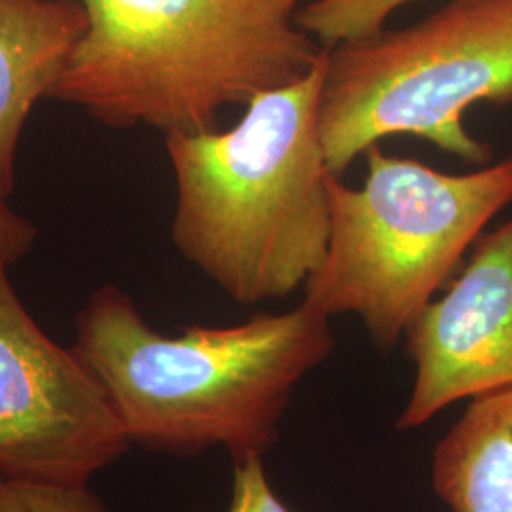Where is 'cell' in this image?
<instances>
[{
	"label": "cell",
	"instance_id": "5b68a950",
	"mask_svg": "<svg viewBox=\"0 0 512 512\" xmlns=\"http://www.w3.org/2000/svg\"><path fill=\"white\" fill-rule=\"evenodd\" d=\"M329 50L319 133L332 175L391 135L486 165L494 148L463 122L478 103L512 105V0H448L412 25Z\"/></svg>",
	"mask_w": 512,
	"mask_h": 512
},
{
	"label": "cell",
	"instance_id": "ba28073f",
	"mask_svg": "<svg viewBox=\"0 0 512 512\" xmlns=\"http://www.w3.org/2000/svg\"><path fill=\"white\" fill-rule=\"evenodd\" d=\"M88 29L80 0H0V194L16 186L19 139Z\"/></svg>",
	"mask_w": 512,
	"mask_h": 512
},
{
	"label": "cell",
	"instance_id": "8fae6325",
	"mask_svg": "<svg viewBox=\"0 0 512 512\" xmlns=\"http://www.w3.org/2000/svg\"><path fill=\"white\" fill-rule=\"evenodd\" d=\"M0 512H109V509L90 484L0 476Z\"/></svg>",
	"mask_w": 512,
	"mask_h": 512
},
{
	"label": "cell",
	"instance_id": "6da1fadb",
	"mask_svg": "<svg viewBox=\"0 0 512 512\" xmlns=\"http://www.w3.org/2000/svg\"><path fill=\"white\" fill-rule=\"evenodd\" d=\"M73 348L105 387L131 446L190 458L211 448L266 456L296 387L336 346L330 317L302 302L230 327L152 329L103 285L74 319Z\"/></svg>",
	"mask_w": 512,
	"mask_h": 512
},
{
	"label": "cell",
	"instance_id": "7a4b0ae2",
	"mask_svg": "<svg viewBox=\"0 0 512 512\" xmlns=\"http://www.w3.org/2000/svg\"><path fill=\"white\" fill-rule=\"evenodd\" d=\"M329 50L308 73L256 93L226 131L167 133L177 251L234 302L285 298L321 266L330 239L319 101Z\"/></svg>",
	"mask_w": 512,
	"mask_h": 512
},
{
	"label": "cell",
	"instance_id": "3957f363",
	"mask_svg": "<svg viewBox=\"0 0 512 512\" xmlns=\"http://www.w3.org/2000/svg\"><path fill=\"white\" fill-rule=\"evenodd\" d=\"M88 29L50 99L109 128L219 129L222 110L310 71L308 0H80Z\"/></svg>",
	"mask_w": 512,
	"mask_h": 512
},
{
	"label": "cell",
	"instance_id": "9c48e42d",
	"mask_svg": "<svg viewBox=\"0 0 512 512\" xmlns=\"http://www.w3.org/2000/svg\"><path fill=\"white\" fill-rule=\"evenodd\" d=\"M431 480L450 512H512V385L467 403L435 446Z\"/></svg>",
	"mask_w": 512,
	"mask_h": 512
},
{
	"label": "cell",
	"instance_id": "52a82bcc",
	"mask_svg": "<svg viewBox=\"0 0 512 512\" xmlns=\"http://www.w3.org/2000/svg\"><path fill=\"white\" fill-rule=\"evenodd\" d=\"M414 385L397 418L418 429L459 401L512 385V217L484 232L461 272L404 334Z\"/></svg>",
	"mask_w": 512,
	"mask_h": 512
},
{
	"label": "cell",
	"instance_id": "8992f818",
	"mask_svg": "<svg viewBox=\"0 0 512 512\" xmlns=\"http://www.w3.org/2000/svg\"><path fill=\"white\" fill-rule=\"evenodd\" d=\"M129 448L92 368L40 329L0 266V476L90 484Z\"/></svg>",
	"mask_w": 512,
	"mask_h": 512
},
{
	"label": "cell",
	"instance_id": "4fadbf2b",
	"mask_svg": "<svg viewBox=\"0 0 512 512\" xmlns=\"http://www.w3.org/2000/svg\"><path fill=\"white\" fill-rule=\"evenodd\" d=\"M37 239V226L18 215L0 194V266L8 268L27 255Z\"/></svg>",
	"mask_w": 512,
	"mask_h": 512
},
{
	"label": "cell",
	"instance_id": "7c38bea8",
	"mask_svg": "<svg viewBox=\"0 0 512 512\" xmlns=\"http://www.w3.org/2000/svg\"><path fill=\"white\" fill-rule=\"evenodd\" d=\"M226 512H293L275 494L264 469V456L234 461L232 499Z\"/></svg>",
	"mask_w": 512,
	"mask_h": 512
},
{
	"label": "cell",
	"instance_id": "30bf717a",
	"mask_svg": "<svg viewBox=\"0 0 512 512\" xmlns=\"http://www.w3.org/2000/svg\"><path fill=\"white\" fill-rule=\"evenodd\" d=\"M416 0H308L296 23L323 48L370 37L385 29L387 19Z\"/></svg>",
	"mask_w": 512,
	"mask_h": 512
},
{
	"label": "cell",
	"instance_id": "277c9868",
	"mask_svg": "<svg viewBox=\"0 0 512 512\" xmlns=\"http://www.w3.org/2000/svg\"><path fill=\"white\" fill-rule=\"evenodd\" d=\"M365 183L329 177L330 239L304 285L327 317L355 315L378 348H393L452 281L486 226L512 203V156L469 173L368 148Z\"/></svg>",
	"mask_w": 512,
	"mask_h": 512
}]
</instances>
